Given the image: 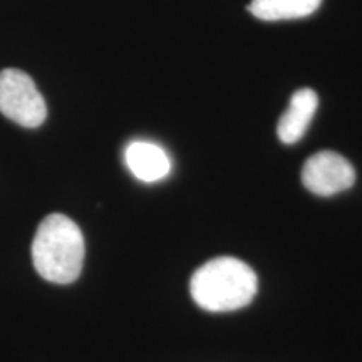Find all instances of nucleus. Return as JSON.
Listing matches in <instances>:
<instances>
[{
  "mask_svg": "<svg viewBox=\"0 0 362 362\" xmlns=\"http://www.w3.org/2000/svg\"><path fill=\"white\" fill-rule=\"evenodd\" d=\"M322 0H252L248 11L265 22L292 21L312 16Z\"/></svg>",
  "mask_w": 362,
  "mask_h": 362,
  "instance_id": "nucleus-7",
  "label": "nucleus"
},
{
  "mask_svg": "<svg viewBox=\"0 0 362 362\" xmlns=\"http://www.w3.org/2000/svg\"><path fill=\"white\" fill-rule=\"evenodd\" d=\"M84 237L69 216L51 214L40 221L33 240V264L52 284H72L83 272Z\"/></svg>",
  "mask_w": 362,
  "mask_h": 362,
  "instance_id": "nucleus-1",
  "label": "nucleus"
},
{
  "mask_svg": "<svg viewBox=\"0 0 362 362\" xmlns=\"http://www.w3.org/2000/svg\"><path fill=\"white\" fill-rule=\"evenodd\" d=\"M0 112L24 128H39L47 106L29 74L19 69L0 71Z\"/></svg>",
  "mask_w": 362,
  "mask_h": 362,
  "instance_id": "nucleus-3",
  "label": "nucleus"
},
{
  "mask_svg": "<svg viewBox=\"0 0 362 362\" xmlns=\"http://www.w3.org/2000/svg\"><path fill=\"white\" fill-rule=\"evenodd\" d=\"M124 161L131 173L144 183H155L170 175L171 160L161 146L149 141H133L124 151Z\"/></svg>",
  "mask_w": 362,
  "mask_h": 362,
  "instance_id": "nucleus-6",
  "label": "nucleus"
},
{
  "mask_svg": "<svg viewBox=\"0 0 362 362\" xmlns=\"http://www.w3.org/2000/svg\"><path fill=\"white\" fill-rule=\"evenodd\" d=\"M302 183L317 197H334L356 183V170L339 153L320 151L305 161Z\"/></svg>",
  "mask_w": 362,
  "mask_h": 362,
  "instance_id": "nucleus-4",
  "label": "nucleus"
},
{
  "mask_svg": "<svg viewBox=\"0 0 362 362\" xmlns=\"http://www.w3.org/2000/svg\"><path fill=\"white\" fill-rule=\"evenodd\" d=\"M319 106V96L314 89H298L292 94L287 110L280 116L277 136L284 144H296L304 138Z\"/></svg>",
  "mask_w": 362,
  "mask_h": 362,
  "instance_id": "nucleus-5",
  "label": "nucleus"
},
{
  "mask_svg": "<svg viewBox=\"0 0 362 362\" xmlns=\"http://www.w3.org/2000/svg\"><path fill=\"white\" fill-rule=\"evenodd\" d=\"M259 291L257 274L245 262L218 257L206 262L189 280V293L208 312H232L247 307Z\"/></svg>",
  "mask_w": 362,
  "mask_h": 362,
  "instance_id": "nucleus-2",
  "label": "nucleus"
}]
</instances>
